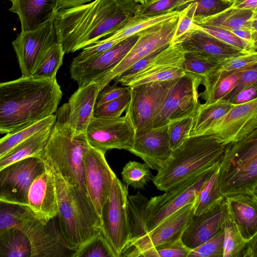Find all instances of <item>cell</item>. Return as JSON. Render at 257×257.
<instances>
[{"label": "cell", "instance_id": "d4e9b609", "mask_svg": "<svg viewBox=\"0 0 257 257\" xmlns=\"http://www.w3.org/2000/svg\"><path fill=\"white\" fill-rule=\"evenodd\" d=\"M99 89L95 82L78 87L67 102V122L75 135L85 134L94 117Z\"/></svg>", "mask_w": 257, "mask_h": 257}, {"label": "cell", "instance_id": "30bf717a", "mask_svg": "<svg viewBox=\"0 0 257 257\" xmlns=\"http://www.w3.org/2000/svg\"><path fill=\"white\" fill-rule=\"evenodd\" d=\"M180 14L140 32L138 41L122 60L95 82L99 91L141 59L172 43L179 22Z\"/></svg>", "mask_w": 257, "mask_h": 257}, {"label": "cell", "instance_id": "681fc988", "mask_svg": "<svg viewBox=\"0 0 257 257\" xmlns=\"http://www.w3.org/2000/svg\"><path fill=\"white\" fill-rule=\"evenodd\" d=\"M195 18H206L218 14L231 7L234 2L230 0H197Z\"/></svg>", "mask_w": 257, "mask_h": 257}, {"label": "cell", "instance_id": "ab89813d", "mask_svg": "<svg viewBox=\"0 0 257 257\" xmlns=\"http://www.w3.org/2000/svg\"><path fill=\"white\" fill-rule=\"evenodd\" d=\"M150 168L146 163L131 161L122 168L121 173L122 180L128 186L142 189L154 178Z\"/></svg>", "mask_w": 257, "mask_h": 257}, {"label": "cell", "instance_id": "91938a15", "mask_svg": "<svg viewBox=\"0 0 257 257\" xmlns=\"http://www.w3.org/2000/svg\"><path fill=\"white\" fill-rule=\"evenodd\" d=\"M252 51L257 52V32L252 30Z\"/></svg>", "mask_w": 257, "mask_h": 257}, {"label": "cell", "instance_id": "277c9868", "mask_svg": "<svg viewBox=\"0 0 257 257\" xmlns=\"http://www.w3.org/2000/svg\"><path fill=\"white\" fill-rule=\"evenodd\" d=\"M226 146L213 135L190 136L172 152L154 177V185L165 192L185 179L218 164Z\"/></svg>", "mask_w": 257, "mask_h": 257}, {"label": "cell", "instance_id": "44dd1931", "mask_svg": "<svg viewBox=\"0 0 257 257\" xmlns=\"http://www.w3.org/2000/svg\"><path fill=\"white\" fill-rule=\"evenodd\" d=\"M129 152L141 158L157 172L172 153L168 124L136 132L134 143Z\"/></svg>", "mask_w": 257, "mask_h": 257}, {"label": "cell", "instance_id": "5bb4252c", "mask_svg": "<svg viewBox=\"0 0 257 257\" xmlns=\"http://www.w3.org/2000/svg\"><path fill=\"white\" fill-rule=\"evenodd\" d=\"M194 214V203L184 206L139 239L127 243L120 257H139L150 249L181 238Z\"/></svg>", "mask_w": 257, "mask_h": 257}, {"label": "cell", "instance_id": "f546056e", "mask_svg": "<svg viewBox=\"0 0 257 257\" xmlns=\"http://www.w3.org/2000/svg\"><path fill=\"white\" fill-rule=\"evenodd\" d=\"M52 127L40 131L18 144L0 157V169L30 157H41L51 134Z\"/></svg>", "mask_w": 257, "mask_h": 257}, {"label": "cell", "instance_id": "d590c367", "mask_svg": "<svg viewBox=\"0 0 257 257\" xmlns=\"http://www.w3.org/2000/svg\"><path fill=\"white\" fill-rule=\"evenodd\" d=\"M65 54L62 45L58 42L52 45L43 54L30 77L43 79L56 77Z\"/></svg>", "mask_w": 257, "mask_h": 257}, {"label": "cell", "instance_id": "03108f58", "mask_svg": "<svg viewBox=\"0 0 257 257\" xmlns=\"http://www.w3.org/2000/svg\"><path fill=\"white\" fill-rule=\"evenodd\" d=\"M253 191L256 194H257V185L255 187Z\"/></svg>", "mask_w": 257, "mask_h": 257}, {"label": "cell", "instance_id": "4dcf8cb0", "mask_svg": "<svg viewBox=\"0 0 257 257\" xmlns=\"http://www.w3.org/2000/svg\"><path fill=\"white\" fill-rule=\"evenodd\" d=\"M253 12L231 7L215 15L206 18H194L198 26H211L229 31L244 27L251 28Z\"/></svg>", "mask_w": 257, "mask_h": 257}, {"label": "cell", "instance_id": "2e32d148", "mask_svg": "<svg viewBox=\"0 0 257 257\" xmlns=\"http://www.w3.org/2000/svg\"><path fill=\"white\" fill-rule=\"evenodd\" d=\"M57 42L54 19L35 30L17 34L12 45L22 76H31L45 52Z\"/></svg>", "mask_w": 257, "mask_h": 257}, {"label": "cell", "instance_id": "ac0fdd59", "mask_svg": "<svg viewBox=\"0 0 257 257\" xmlns=\"http://www.w3.org/2000/svg\"><path fill=\"white\" fill-rule=\"evenodd\" d=\"M139 38L138 33L97 56L79 62H71L70 68L71 78L77 83L78 87L95 82L118 65Z\"/></svg>", "mask_w": 257, "mask_h": 257}, {"label": "cell", "instance_id": "7c38bea8", "mask_svg": "<svg viewBox=\"0 0 257 257\" xmlns=\"http://www.w3.org/2000/svg\"><path fill=\"white\" fill-rule=\"evenodd\" d=\"M46 170L42 158L28 157L0 169V201L28 206L30 188Z\"/></svg>", "mask_w": 257, "mask_h": 257}, {"label": "cell", "instance_id": "e575fe53", "mask_svg": "<svg viewBox=\"0 0 257 257\" xmlns=\"http://www.w3.org/2000/svg\"><path fill=\"white\" fill-rule=\"evenodd\" d=\"M56 119L52 114L19 131L7 134L0 140V157L20 143L35 134L52 127Z\"/></svg>", "mask_w": 257, "mask_h": 257}, {"label": "cell", "instance_id": "f35d334b", "mask_svg": "<svg viewBox=\"0 0 257 257\" xmlns=\"http://www.w3.org/2000/svg\"><path fill=\"white\" fill-rule=\"evenodd\" d=\"M245 71L225 76L214 82L204 85V90L199 94V97L203 99L206 104L224 99L235 87Z\"/></svg>", "mask_w": 257, "mask_h": 257}, {"label": "cell", "instance_id": "6da1fadb", "mask_svg": "<svg viewBox=\"0 0 257 257\" xmlns=\"http://www.w3.org/2000/svg\"><path fill=\"white\" fill-rule=\"evenodd\" d=\"M138 5L135 0H94L59 10L54 19L58 42L65 53L82 49L125 26Z\"/></svg>", "mask_w": 257, "mask_h": 257}, {"label": "cell", "instance_id": "c3c4849f", "mask_svg": "<svg viewBox=\"0 0 257 257\" xmlns=\"http://www.w3.org/2000/svg\"><path fill=\"white\" fill-rule=\"evenodd\" d=\"M223 227L213 237L191 250L188 257H223Z\"/></svg>", "mask_w": 257, "mask_h": 257}, {"label": "cell", "instance_id": "003e7915", "mask_svg": "<svg viewBox=\"0 0 257 257\" xmlns=\"http://www.w3.org/2000/svg\"><path fill=\"white\" fill-rule=\"evenodd\" d=\"M230 1H231L234 2L235 0H230Z\"/></svg>", "mask_w": 257, "mask_h": 257}, {"label": "cell", "instance_id": "f907efd6", "mask_svg": "<svg viewBox=\"0 0 257 257\" xmlns=\"http://www.w3.org/2000/svg\"><path fill=\"white\" fill-rule=\"evenodd\" d=\"M197 5L194 2L189 3L181 11L179 22L173 37L174 42L194 28L195 13Z\"/></svg>", "mask_w": 257, "mask_h": 257}, {"label": "cell", "instance_id": "1f68e13d", "mask_svg": "<svg viewBox=\"0 0 257 257\" xmlns=\"http://www.w3.org/2000/svg\"><path fill=\"white\" fill-rule=\"evenodd\" d=\"M0 257H32L28 237L18 228L0 230Z\"/></svg>", "mask_w": 257, "mask_h": 257}, {"label": "cell", "instance_id": "52a82bcc", "mask_svg": "<svg viewBox=\"0 0 257 257\" xmlns=\"http://www.w3.org/2000/svg\"><path fill=\"white\" fill-rule=\"evenodd\" d=\"M51 221L39 219L27 206L0 202V230L13 227L24 232L31 243L32 257L68 256L62 235Z\"/></svg>", "mask_w": 257, "mask_h": 257}, {"label": "cell", "instance_id": "6f0895ef", "mask_svg": "<svg viewBox=\"0 0 257 257\" xmlns=\"http://www.w3.org/2000/svg\"><path fill=\"white\" fill-rule=\"evenodd\" d=\"M232 7L253 12L257 9V0H235Z\"/></svg>", "mask_w": 257, "mask_h": 257}, {"label": "cell", "instance_id": "5b68a950", "mask_svg": "<svg viewBox=\"0 0 257 257\" xmlns=\"http://www.w3.org/2000/svg\"><path fill=\"white\" fill-rule=\"evenodd\" d=\"M56 121L40 158L55 167L70 184L87 193L85 184L83 158L89 146L86 134L75 135L67 122V103L56 111Z\"/></svg>", "mask_w": 257, "mask_h": 257}, {"label": "cell", "instance_id": "836d02e7", "mask_svg": "<svg viewBox=\"0 0 257 257\" xmlns=\"http://www.w3.org/2000/svg\"><path fill=\"white\" fill-rule=\"evenodd\" d=\"M149 199L138 192L128 195V208L131 235L127 243L135 241L148 233L147 230L145 210Z\"/></svg>", "mask_w": 257, "mask_h": 257}, {"label": "cell", "instance_id": "603a6c76", "mask_svg": "<svg viewBox=\"0 0 257 257\" xmlns=\"http://www.w3.org/2000/svg\"><path fill=\"white\" fill-rule=\"evenodd\" d=\"M43 160L46 170L36 178L30 188L28 206L39 219L47 223L58 215V205L53 172Z\"/></svg>", "mask_w": 257, "mask_h": 257}, {"label": "cell", "instance_id": "ee69618b", "mask_svg": "<svg viewBox=\"0 0 257 257\" xmlns=\"http://www.w3.org/2000/svg\"><path fill=\"white\" fill-rule=\"evenodd\" d=\"M194 114L168 123L169 143L172 151L180 147L189 137Z\"/></svg>", "mask_w": 257, "mask_h": 257}, {"label": "cell", "instance_id": "4fadbf2b", "mask_svg": "<svg viewBox=\"0 0 257 257\" xmlns=\"http://www.w3.org/2000/svg\"><path fill=\"white\" fill-rule=\"evenodd\" d=\"M85 134L90 146L105 153L113 149L128 151L133 146L136 130L125 112L114 118L94 116Z\"/></svg>", "mask_w": 257, "mask_h": 257}, {"label": "cell", "instance_id": "11a10c76", "mask_svg": "<svg viewBox=\"0 0 257 257\" xmlns=\"http://www.w3.org/2000/svg\"><path fill=\"white\" fill-rule=\"evenodd\" d=\"M242 257H257V232L247 242Z\"/></svg>", "mask_w": 257, "mask_h": 257}, {"label": "cell", "instance_id": "7402d4cb", "mask_svg": "<svg viewBox=\"0 0 257 257\" xmlns=\"http://www.w3.org/2000/svg\"><path fill=\"white\" fill-rule=\"evenodd\" d=\"M227 211L224 198L207 211L194 214L182 233L183 243L192 250L213 237L223 227Z\"/></svg>", "mask_w": 257, "mask_h": 257}, {"label": "cell", "instance_id": "83f0119b", "mask_svg": "<svg viewBox=\"0 0 257 257\" xmlns=\"http://www.w3.org/2000/svg\"><path fill=\"white\" fill-rule=\"evenodd\" d=\"M181 13L180 11H174L163 14L143 18L133 17L125 26L106 38L99 40L101 47L106 51L121 41L141 31L161 22L168 20Z\"/></svg>", "mask_w": 257, "mask_h": 257}, {"label": "cell", "instance_id": "be15d7a7", "mask_svg": "<svg viewBox=\"0 0 257 257\" xmlns=\"http://www.w3.org/2000/svg\"><path fill=\"white\" fill-rule=\"evenodd\" d=\"M137 3L140 4H145L149 2L150 0H135Z\"/></svg>", "mask_w": 257, "mask_h": 257}, {"label": "cell", "instance_id": "6125c7cd", "mask_svg": "<svg viewBox=\"0 0 257 257\" xmlns=\"http://www.w3.org/2000/svg\"><path fill=\"white\" fill-rule=\"evenodd\" d=\"M257 20V9L253 11V15L251 21Z\"/></svg>", "mask_w": 257, "mask_h": 257}, {"label": "cell", "instance_id": "4316f807", "mask_svg": "<svg viewBox=\"0 0 257 257\" xmlns=\"http://www.w3.org/2000/svg\"><path fill=\"white\" fill-rule=\"evenodd\" d=\"M228 210L242 237L249 241L257 232V194L254 192L225 198Z\"/></svg>", "mask_w": 257, "mask_h": 257}, {"label": "cell", "instance_id": "60d3db41", "mask_svg": "<svg viewBox=\"0 0 257 257\" xmlns=\"http://www.w3.org/2000/svg\"><path fill=\"white\" fill-rule=\"evenodd\" d=\"M185 8V0H150L145 4H139L134 17H154L176 10L181 11Z\"/></svg>", "mask_w": 257, "mask_h": 257}, {"label": "cell", "instance_id": "9c48e42d", "mask_svg": "<svg viewBox=\"0 0 257 257\" xmlns=\"http://www.w3.org/2000/svg\"><path fill=\"white\" fill-rule=\"evenodd\" d=\"M128 197L127 188L116 177L101 211V231L115 257H120L130 238Z\"/></svg>", "mask_w": 257, "mask_h": 257}, {"label": "cell", "instance_id": "ba28073f", "mask_svg": "<svg viewBox=\"0 0 257 257\" xmlns=\"http://www.w3.org/2000/svg\"><path fill=\"white\" fill-rule=\"evenodd\" d=\"M219 163L185 179L165 193L149 199L145 210L148 232L155 228L174 212L188 204L193 203L205 184L218 169Z\"/></svg>", "mask_w": 257, "mask_h": 257}, {"label": "cell", "instance_id": "bcb514c9", "mask_svg": "<svg viewBox=\"0 0 257 257\" xmlns=\"http://www.w3.org/2000/svg\"><path fill=\"white\" fill-rule=\"evenodd\" d=\"M191 250L183 243L181 238L150 249L143 252L140 256L188 257Z\"/></svg>", "mask_w": 257, "mask_h": 257}, {"label": "cell", "instance_id": "f5cc1de1", "mask_svg": "<svg viewBox=\"0 0 257 257\" xmlns=\"http://www.w3.org/2000/svg\"><path fill=\"white\" fill-rule=\"evenodd\" d=\"M251 86L257 87V65L244 72L235 87L223 99L230 101L239 91Z\"/></svg>", "mask_w": 257, "mask_h": 257}, {"label": "cell", "instance_id": "db71d44e", "mask_svg": "<svg viewBox=\"0 0 257 257\" xmlns=\"http://www.w3.org/2000/svg\"><path fill=\"white\" fill-rule=\"evenodd\" d=\"M257 97V87L251 86L239 91L229 101L234 105L243 103Z\"/></svg>", "mask_w": 257, "mask_h": 257}, {"label": "cell", "instance_id": "d6a6232c", "mask_svg": "<svg viewBox=\"0 0 257 257\" xmlns=\"http://www.w3.org/2000/svg\"><path fill=\"white\" fill-rule=\"evenodd\" d=\"M257 65V52H249L224 60L202 79L201 84H209L229 75L245 71Z\"/></svg>", "mask_w": 257, "mask_h": 257}, {"label": "cell", "instance_id": "74e56055", "mask_svg": "<svg viewBox=\"0 0 257 257\" xmlns=\"http://www.w3.org/2000/svg\"><path fill=\"white\" fill-rule=\"evenodd\" d=\"M218 169L205 184L194 202V214L199 215L211 209L224 198L220 192Z\"/></svg>", "mask_w": 257, "mask_h": 257}, {"label": "cell", "instance_id": "f1b7e54d", "mask_svg": "<svg viewBox=\"0 0 257 257\" xmlns=\"http://www.w3.org/2000/svg\"><path fill=\"white\" fill-rule=\"evenodd\" d=\"M233 106L224 99L210 104L200 103L194 115L190 136L206 135Z\"/></svg>", "mask_w": 257, "mask_h": 257}, {"label": "cell", "instance_id": "7bdbcfd3", "mask_svg": "<svg viewBox=\"0 0 257 257\" xmlns=\"http://www.w3.org/2000/svg\"><path fill=\"white\" fill-rule=\"evenodd\" d=\"M218 63L203 56L184 52L182 68L185 72L199 75L203 79L215 69Z\"/></svg>", "mask_w": 257, "mask_h": 257}, {"label": "cell", "instance_id": "8d00e7d4", "mask_svg": "<svg viewBox=\"0 0 257 257\" xmlns=\"http://www.w3.org/2000/svg\"><path fill=\"white\" fill-rule=\"evenodd\" d=\"M224 244L223 257L243 256L247 242L242 237L227 206L224 224Z\"/></svg>", "mask_w": 257, "mask_h": 257}, {"label": "cell", "instance_id": "f6af8a7d", "mask_svg": "<svg viewBox=\"0 0 257 257\" xmlns=\"http://www.w3.org/2000/svg\"><path fill=\"white\" fill-rule=\"evenodd\" d=\"M131 100V94L130 91L116 99L99 105H95L94 116L102 118L119 117L123 112L126 110Z\"/></svg>", "mask_w": 257, "mask_h": 257}, {"label": "cell", "instance_id": "8fae6325", "mask_svg": "<svg viewBox=\"0 0 257 257\" xmlns=\"http://www.w3.org/2000/svg\"><path fill=\"white\" fill-rule=\"evenodd\" d=\"M202 79L187 72L177 78L155 114L153 127L195 113L200 104L198 88Z\"/></svg>", "mask_w": 257, "mask_h": 257}, {"label": "cell", "instance_id": "9f6ffc18", "mask_svg": "<svg viewBox=\"0 0 257 257\" xmlns=\"http://www.w3.org/2000/svg\"><path fill=\"white\" fill-rule=\"evenodd\" d=\"M91 0H58V9L63 10L78 7L87 3Z\"/></svg>", "mask_w": 257, "mask_h": 257}, {"label": "cell", "instance_id": "e0dca14e", "mask_svg": "<svg viewBox=\"0 0 257 257\" xmlns=\"http://www.w3.org/2000/svg\"><path fill=\"white\" fill-rule=\"evenodd\" d=\"M105 154L89 145L83 158L84 178L88 195L100 217L113 181L116 177L106 161Z\"/></svg>", "mask_w": 257, "mask_h": 257}, {"label": "cell", "instance_id": "680465c9", "mask_svg": "<svg viewBox=\"0 0 257 257\" xmlns=\"http://www.w3.org/2000/svg\"><path fill=\"white\" fill-rule=\"evenodd\" d=\"M239 38L243 39L252 45V30L251 28L244 27L231 31Z\"/></svg>", "mask_w": 257, "mask_h": 257}, {"label": "cell", "instance_id": "816d5d0a", "mask_svg": "<svg viewBox=\"0 0 257 257\" xmlns=\"http://www.w3.org/2000/svg\"><path fill=\"white\" fill-rule=\"evenodd\" d=\"M114 83L112 85H106L97 95L95 105H99L116 99L130 91V86H118Z\"/></svg>", "mask_w": 257, "mask_h": 257}, {"label": "cell", "instance_id": "7dc6e473", "mask_svg": "<svg viewBox=\"0 0 257 257\" xmlns=\"http://www.w3.org/2000/svg\"><path fill=\"white\" fill-rule=\"evenodd\" d=\"M199 29L205 31L222 42L247 52H253L252 46L239 38L230 31L211 26H198Z\"/></svg>", "mask_w": 257, "mask_h": 257}, {"label": "cell", "instance_id": "ffe728a7", "mask_svg": "<svg viewBox=\"0 0 257 257\" xmlns=\"http://www.w3.org/2000/svg\"><path fill=\"white\" fill-rule=\"evenodd\" d=\"M184 56V51L180 43L173 42L145 70L122 85L131 87L145 83L176 79L186 72L182 68Z\"/></svg>", "mask_w": 257, "mask_h": 257}, {"label": "cell", "instance_id": "b9f144b4", "mask_svg": "<svg viewBox=\"0 0 257 257\" xmlns=\"http://www.w3.org/2000/svg\"><path fill=\"white\" fill-rule=\"evenodd\" d=\"M72 257H115L108 242L101 231L74 251Z\"/></svg>", "mask_w": 257, "mask_h": 257}, {"label": "cell", "instance_id": "cb8c5ba5", "mask_svg": "<svg viewBox=\"0 0 257 257\" xmlns=\"http://www.w3.org/2000/svg\"><path fill=\"white\" fill-rule=\"evenodd\" d=\"M175 42L180 43L185 52L194 53L217 63L249 53L222 42L199 29L195 23L192 30Z\"/></svg>", "mask_w": 257, "mask_h": 257}, {"label": "cell", "instance_id": "7a4b0ae2", "mask_svg": "<svg viewBox=\"0 0 257 257\" xmlns=\"http://www.w3.org/2000/svg\"><path fill=\"white\" fill-rule=\"evenodd\" d=\"M63 93L56 77H23L0 84V132L19 131L56 112Z\"/></svg>", "mask_w": 257, "mask_h": 257}, {"label": "cell", "instance_id": "3957f363", "mask_svg": "<svg viewBox=\"0 0 257 257\" xmlns=\"http://www.w3.org/2000/svg\"><path fill=\"white\" fill-rule=\"evenodd\" d=\"M55 179L60 233L67 248L74 251L101 232V219L88 195L68 183L45 159Z\"/></svg>", "mask_w": 257, "mask_h": 257}, {"label": "cell", "instance_id": "94428289", "mask_svg": "<svg viewBox=\"0 0 257 257\" xmlns=\"http://www.w3.org/2000/svg\"><path fill=\"white\" fill-rule=\"evenodd\" d=\"M250 26L252 30L257 32V20L251 21Z\"/></svg>", "mask_w": 257, "mask_h": 257}, {"label": "cell", "instance_id": "d6986e66", "mask_svg": "<svg viewBox=\"0 0 257 257\" xmlns=\"http://www.w3.org/2000/svg\"><path fill=\"white\" fill-rule=\"evenodd\" d=\"M256 127L257 97L234 105L206 135H213L227 145L245 137Z\"/></svg>", "mask_w": 257, "mask_h": 257}, {"label": "cell", "instance_id": "8992f818", "mask_svg": "<svg viewBox=\"0 0 257 257\" xmlns=\"http://www.w3.org/2000/svg\"><path fill=\"white\" fill-rule=\"evenodd\" d=\"M218 175L220 192L224 198L253 192L257 185V127L226 146Z\"/></svg>", "mask_w": 257, "mask_h": 257}, {"label": "cell", "instance_id": "9a60e30c", "mask_svg": "<svg viewBox=\"0 0 257 257\" xmlns=\"http://www.w3.org/2000/svg\"><path fill=\"white\" fill-rule=\"evenodd\" d=\"M176 79L130 87L131 100L126 112L136 132L153 127L155 114Z\"/></svg>", "mask_w": 257, "mask_h": 257}, {"label": "cell", "instance_id": "484cf974", "mask_svg": "<svg viewBox=\"0 0 257 257\" xmlns=\"http://www.w3.org/2000/svg\"><path fill=\"white\" fill-rule=\"evenodd\" d=\"M9 11L18 15L21 32L33 31L54 19L58 0H10Z\"/></svg>", "mask_w": 257, "mask_h": 257}, {"label": "cell", "instance_id": "e7e4bbea", "mask_svg": "<svg viewBox=\"0 0 257 257\" xmlns=\"http://www.w3.org/2000/svg\"><path fill=\"white\" fill-rule=\"evenodd\" d=\"M197 1V0H185V7H186L187 5L190 2H193V1Z\"/></svg>", "mask_w": 257, "mask_h": 257}]
</instances>
